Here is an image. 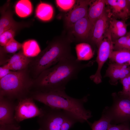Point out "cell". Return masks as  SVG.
Masks as SVG:
<instances>
[{
    "label": "cell",
    "instance_id": "1",
    "mask_svg": "<svg viewBox=\"0 0 130 130\" xmlns=\"http://www.w3.org/2000/svg\"><path fill=\"white\" fill-rule=\"evenodd\" d=\"M94 62L83 64L72 55L65 58L34 79L32 90L42 92L65 90L70 81L77 79L81 70L91 66Z\"/></svg>",
    "mask_w": 130,
    "mask_h": 130
},
{
    "label": "cell",
    "instance_id": "2",
    "mask_svg": "<svg viewBox=\"0 0 130 130\" xmlns=\"http://www.w3.org/2000/svg\"><path fill=\"white\" fill-rule=\"evenodd\" d=\"M87 95L78 99L72 97L66 93L65 90H58L46 92L31 91L30 96L34 100L51 107L60 109L69 112L74 115L78 122H87L92 116L91 112L86 110L84 104L88 100Z\"/></svg>",
    "mask_w": 130,
    "mask_h": 130
},
{
    "label": "cell",
    "instance_id": "3",
    "mask_svg": "<svg viewBox=\"0 0 130 130\" xmlns=\"http://www.w3.org/2000/svg\"><path fill=\"white\" fill-rule=\"evenodd\" d=\"M72 42L65 36H59L50 42L37 56L33 58L28 67L33 79L61 60L72 55Z\"/></svg>",
    "mask_w": 130,
    "mask_h": 130
},
{
    "label": "cell",
    "instance_id": "4",
    "mask_svg": "<svg viewBox=\"0 0 130 130\" xmlns=\"http://www.w3.org/2000/svg\"><path fill=\"white\" fill-rule=\"evenodd\" d=\"M34 79L28 67L11 72L0 79V97L18 102L29 96Z\"/></svg>",
    "mask_w": 130,
    "mask_h": 130
},
{
    "label": "cell",
    "instance_id": "5",
    "mask_svg": "<svg viewBox=\"0 0 130 130\" xmlns=\"http://www.w3.org/2000/svg\"><path fill=\"white\" fill-rule=\"evenodd\" d=\"M41 108L42 113L38 117L37 121L39 130H60L64 121L71 116H74L65 110L45 105Z\"/></svg>",
    "mask_w": 130,
    "mask_h": 130
},
{
    "label": "cell",
    "instance_id": "6",
    "mask_svg": "<svg viewBox=\"0 0 130 130\" xmlns=\"http://www.w3.org/2000/svg\"><path fill=\"white\" fill-rule=\"evenodd\" d=\"M112 96V104L106 107L112 117L111 122L115 124L130 122V98L116 92Z\"/></svg>",
    "mask_w": 130,
    "mask_h": 130
},
{
    "label": "cell",
    "instance_id": "7",
    "mask_svg": "<svg viewBox=\"0 0 130 130\" xmlns=\"http://www.w3.org/2000/svg\"><path fill=\"white\" fill-rule=\"evenodd\" d=\"M113 42L112 41L109 30L106 33L103 40L98 48L96 61L98 64V68L95 73L90 77V78L96 84H98L102 82L101 71L103 65L109 58L113 51Z\"/></svg>",
    "mask_w": 130,
    "mask_h": 130
},
{
    "label": "cell",
    "instance_id": "8",
    "mask_svg": "<svg viewBox=\"0 0 130 130\" xmlns=\"http://www.w3.org/2000/svg\"><path fill=\"white\" fill-rule=\"evenodd\" d=\"M34 100L29 96L18 102L14 114L15 121L19 123L28 119L39 117L42 113L41 108L36 104Z\"/></svg>",
    "mask_w": 130,
    "mask_h": 130
},
{
    "label": "cell",
    "instance_id": "9",
    "mask_svg": "<svg viewBox=\"0 0 130 130\" xmlns=\"http://www.w3.org/2000/svg\"><path fill=\"white\" fill-rule=\"evenodd\" d=\"M92 26L86 16L80 20L68 29L67 37L72 42H83L90 37Z\"/></svg>",
    "mask_w": 130,
    "mask_h": 130
},
{
    "label": "cell",
    "instance_id": "10",
    "mask_svg": "<svg viewBox=\"0 0 130 130\" xmlns=\"http://www.w3.org/2000/svg\"><path fill=\"white\" fill-rule=\"evenodd\" d=\"M106 10L110 18L126 21L130 17L127 0H106Z\"/></svg>",
    "mask_w": 130,
    "mask_h": 130
},
{
    "label": "cell",
    "instance_id": "11",
    "mask_svg": "<svg viewBox=\"0 0 130 130\" xmlns=\"http://www.w3.org/2000/svg\"><path fill=\"white\" fill-rule=\"evenodd\" d=\"M92 0H78L66 16L64 20L65 28L69 29L81 19L87 16L88 6Z\"/></svg>",
    "mask_w": 130,
    "mask_h": 130
},
{
    "label": "cell",
    "instance_id": "12",
    "mask_svg": "<svg viewBox=\"0 0 130 130\" xmlns=\"http://www.w3.org/2000/svg\"><path fill=\"white\" fill-rule=\"evenodd\" d=\"M110 20L105 9L93 27L90 36L91 39L92 43L98 48L109 28Z\"/></svg>",
    "mask_w": 130,
    "mask_h": 130
},
{
    "label": "cell",
    "instance_id": "13",
    "mask_svg": "<svg viewBox=\"0 0 130 130\" xmlns=\"http://www.w3.org/2000/svg\"><path fill=\"white\" fill-rule=\"evenodd\" d=\"M17 103L18 102L7 98L0 97V124L18 123L14 118Z\"/></svg>",
    "mask_w": 130,
    "mask_h": 130
},
{
    "label": "cell",
    "instance_id": "14",
    "mask_svg": "<svg viewBox=\"0 0 130 130\" xmlns=\"http://www.w3.org/2000/svg\"><path fill=\"white\" fill-rule=\"evenodd\" d=\"M130 75V66L127 64H120L110 63L106 71L104 77H108L109 83L116 85L118 81Z\"/></svg>",
    "mask_w": 130,
    "mask_h": 130
},
{
    "label": "cell",
    "instance_id": "15",
    "mask_svg": "<svg viewBox=\"0 0 130 130\" xmlns=\"http://www.w3.org/2000/svg\"><path fill=\"white\" fill-rule=\"evenodd\" d=\"M9 3L8 1L0 8V35L9 29H13L16 31L20 27V24L13 18V13L9 7Z\"/></svg>",
    "mask_w": 130,
    "mask_h": 130
},
{
    "label": "cell",
    "instance_id": "16",
    "mask_svg": "<svg viewBox=\"0 0 130 130\" xmlns=\"http://www.w3.org/2000/svg\"><path fill=\"white\" fill-rule=\"evenodd\" d=\"M33 58L25 56L22 50L10 57L6 64L10 70L16 71L25 69L28 67Z\"/></svg>",
    "mask_w": 130,
    "mask_h": 130
},
{
    "label": "cell",
    "instance_id": "17",
    "mask_svg": "<svg viewBox=\"0 0 130 130\" xmlns=\"http://www.w3.org/2000/svg\"><path fill=\"white\" fill-rule=\"evenodd\" d=\"M106 5V0H92L90 4L87 16L92 27L96 21L105 11Z\"/></svg>",
    "mask_w": 130,
    "mask_h": 130
},
{
    "label": "cell",
    "instance_id": "18",
    "mask_svg": "<svg viewBox=\"0 0 130 130\" xmlns=\"http://www.w3.org/2000/svg\"><path fill=\"white\" fill-rule=\"evenodd\" d=\"M75 49L77 59L79 61L89 60L94 55L91 47L88 43L81 42L78 44L76 46Z\"/></svg>",
    "mask_w": 130,
    "mask_h": 130
},
{
    "label": "cell",
    "instance_id": "19",
    "mask_svg": "<svg viewBox=\"0 0 130 130\" xmlns=\"http://www.w3.org/2000/svg\"><path fill=\"white\" fill-rule=\"evenodd\" d=\"M53 9L52 5L44 2H41L38 5L35 11L36 17L43 21L51 20L53 17Z\"/></svg>",
    "mask_w": 130,
    "mask_h": 130
},
{
    "label": "cell",
    "instance_id": "20",
    "mask_svg": "<svg viewBox=\"0 0 130 130\" xmlns=\"http://www.w3.org/2000/svg\"><path fill=\"white\" fill-rule=\"evenodd\" d=\"M22 50L26 56L31 58L37 56L41 52L38 43L35 40L30 39L22 44Z\"/></svg>",
    "mask_w": 130,
    "mask_h": 130
},
{
    "label": "cell",
    "instance_id": "21",
    "mask_svg": "<svg viewBox=\"0 0 130 130\" xmlns=\"http://www.w3.org/2000/svg\"><path fill=\"white\" fill-rule=\"evenodd\" d=\"M112 63L120 64H127L130 59V50L127 49L113 51L109 58Z\"/></svg>",
    "mask_w": 130,
    "mask_h": 130
},
{
    "label": "cell",
    "instance_id": "22",
    "mask_svg": "<svg viewBox=\"0 0 130 130\" xmlns=\"http://www.w3.org/2000/svg\"><path fill=\"white\" fill-rule=\"evenodd\" d=\"M17 14L21 18L27 17L32 13V6L31 1L28 0H20L18 1L15 6Z\"/></svg>",
    "mask_w": 130,
    "mask_h": 130
},
{
    "label": "cell",
    "instance_id": "23",
    "mask_svg": "<svg viewBox=\"0 0 130 130\" xmlns=\"http://www.w3.org/2000/svg\"><path fill=\"white\" fill-rule=\"evenodd\" d=\"M22 44L15 40L14 38L10 40L3 48H1L4 52L9 53H15L22 48Z\"/></svg>",
    "mask_w": 130,
    "mask_h": 130
},
{
    "label": "cell",
    "instance_id": "24",
    "mask_svg": "<svg viewBox=\"0 0 130 130\" xmlns=\"http://www.w3.org/2000/svg\"><path fill=\"white\" fill-rule=\"evenodd\" d=\"M16 30L10 29L4 32L0 35V45L1 47L4 46L10 40L14 38Z\"/></svg>",
    "mask_w": 130,
    "mask_h": 130
},
{
    "label": "cell",
    "instance_id": "25",
    "mask_svg": "<svg viewBox=\"0 0 130 130\" xmlns=\"http://www.w3.org/2000/svg\"><path fill=\"white\" fill-rule=\"evenodd\" d=\"M127 26L116 28L109 27L112 41L114 42L120 38L125 36L127 32Z\"/></svg>",
    "mask_w": 130,
    "mask_h": 130
},
{
    "label": "cell",
    "instance_id": "26",
    "mask_svg": "<svg viewBox=\"0 0 130 130\" xmlns=\"http://www.w3.org/2000/svg\"><path fill=\"white\" fill-rule=\"evenodd\" d=\"M120 80L123 86V90L118 93L121 95L130 98V75Z\"/></svg>",
    "mask_w": 130,
    "mask_h": 130
},
{
    "label": "cell",
    "instance_id": "27",
    "mask_svg": "<svg viewBox=\"0 0 130 130\" xmlns=\"http://www.w3.org/2000/svg\"><path fill=\"white\" fill-rule=\"evenodd\" d=\"M77 0H56L55 1L57 6L64 11L72 9L74 6Z\"/></svg>",
    "mask_w": 130,
    "mask_h": 130
},
{
    "label": "cell",
    "instance_id": "28",
    "mask_svg": "<svg viewBox=\"0 0 130 130\" xmlns=\"http://www.w3.org/2000/svg\"><path fill=\"white\" fill-rule=\"evenodd\" d=\"M127 36L126 34L113 42V51L126 49Z\"/></svg>",
    "mask_w": 130,
    "mask_h": 130
},
{
    "label": "cell",
    "instance_id": "29",
    "mask_svg": "<svg viewBox=\"0 0 130 130\" xmlns=\"http://www.w3.org/2000/svg\"><path fill=\"white\" fill-rule=\"evenodd\" d=\"M78 122L77 118L72 116L66 119L62 124L60 130H69L75 124Z\"/></svg>",
    "mask_w": 130,
    "mask_h": 130
},
{
    "label": "cell",
    "instance_id": "30",
    "mask_svg": "<svg viewBox=\"0 0 130 130\" xmlns=\"http://www.w3.org/2000/svg\"><path fill=\"white\" fill-rule=\"evenodd\" d=\"M19 124H0V130H22Z\"/></svg>",
    "mask_w": 130,
    "mask_h": 130
},
{
    "label": "cell",
    "instance_id": "31",
    "mask_svg": "<svg viewBox=\"0 0 130 130\" xmlns=\"http://www.w3.org/2000/svg\"><path fill=\"white\" fill-rule=\"evenodd\" d=\"M11 71L9 70L6 64L0 67V79L10 73Z\"/></svg>",
    "mask_w": 130,
    "mask_h": 130
},
{
    "label": "cell",
    "instance_id": "32",
    "mask_svg": "<svg viewBox=\"0 0 130 130\" xmlns=\"http://www.w3.org/2000/svg\"><path fill=\"white\" fill-rule=\"evenodd\" d=\"M126 123H121L117 125L110 124L107 130H123L125 125Z\"/></svg>",
    "mask_w": 130,
    "mask_h": 130
},
{
    "label": "cell",
    "instance_id": "33",
    "mask_svg": "<svg viewBox=\"0 0 130 130\" xmlns=\"http://www.w3.org/2000/svg\"><path fill=\"white\" fill-rule=\"evenodd\" d=\"M127 38L126 49L130 50V30L127 32Z\"/></svg>",
    "mask_w": 130,
    "mask_h": 130
},
{
    "label": "cell",
    "instance_id": "34",
    "mask_svg": "<svg viewBox=\"0 0 130 130\" xmlns=\"http://www.w3.org/2000/svg\"><path fill=\"white\" fill-rule=\"evenodd\" d=\"M129 123H126L125 125L123 130H130V126Z\"/></svg>",
    "mask_w": 130,
    "mask_h": 130
},
{
    "label": "cell",
    "instance_id": "35",
    "mask_svg": "<svg viewBox=\"0 0 130 130\" xmlns=\"http://www.w3.org/2000/svg\"><path fill=\"white\" fill-rule=\"evenodd\" d=\"M128 5L130 9V0H127Z\"/></svg>",
    "mask_w": 130,
    "mask_h": 130
},
{
    "label": "cell",
    "instance_id": "36",
    "mask_svg": "<svg viewBox=\"0 0 130 130\" xmlns=\"http://www.w3.org/2000/svg\"><path fill=\"white\" fill-rule=\"evenodd\" d=\"M128 24V25H130V23H129V24Z\"/></svg>",
    "mask_w": 130,
    "mask_h": 130
}]
</instances>
